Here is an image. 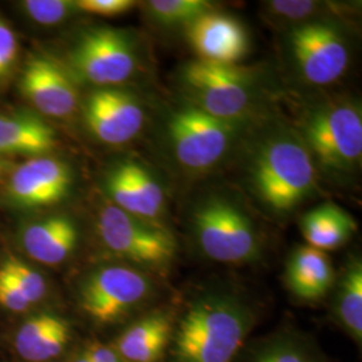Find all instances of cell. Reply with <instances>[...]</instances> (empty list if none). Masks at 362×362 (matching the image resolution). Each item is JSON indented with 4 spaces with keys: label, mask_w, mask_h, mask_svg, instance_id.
<instances>
[{
    "label": "cell",
    "mask_w": 362,
    "mask_h": 362,
    "mask_svg": "<svg viewBox=\"0 0 362 362\" xmlns=\"http://www.w3.org/2000/svg\"><path fill=\"white\" fill-rule=\"evenodd\" d=\"M252 317L230 298L196 300L173 336L175 362H233L251 330Z\"/></svg>",
    "instance_id": "cell-1"
},
{
    "label": "cell",
    "mask_w": 362,
    "mask_h": 362,
    "mask_svg": "<svg viewBox=\"0 0 362 362\" xmlns=\"http://www.w3.org/2000/svg\"><path fill=\"white\" fill-rule=\"evenodd\" d=\"M251 182L259 200L276 214L303 203L317 187V170L309 149L294 137L264 144L252 163Z\"/></svg>",
    "instance_id": "cell-2"
},
{
    "label": "cell",
    "mask_w": 362,
    "mask_h": 362,
    "mask_svg": "<svg viewBox=\"0 0 362 362\" xmlns=\"http://www.w3.org/2000/svg\"><path fill=\"white\" fill-rule=\"evenodd\" d=\"M303 137L321 168L346 173L361 160V110L350 104L321 106L305 119Z\"/></svg>",
    "instance_id": "cell-3"
},
{
    "label": "cell",
    "mask_w": 362,
    "mask_h": 362,
    "mask_svg": "<svg viewBox=\"0 0 362 362\" xmlns=\"http://www.w3.org/2000/svg\"><path fill=\"white\" fill-rule=\"evenodd\" d=\"M194 231L208 258L243 263L257 258L259 240L251 219L227 199H211L194 211Z\"/></svg>",
    "instance_id": "cell-4"
},
{
    "label": "cell",
    "mask_w": 362,
    "mask_h": 362,
    "mask_svg": "<svg viewBox=\"0 0 362 362\" xmlns=\"http://www.w3.org/2000/svg\"><path fill=\"white\" fill-rule=\"evenodd\" d=\"M97 230L112 252L139 264L164 267L176 255V240L167 230L153 221L134 218L115 204L103 207Z\"/></svg>",
    "instance_id": "cell-5"
},
{
    "label": "cell",
    "mask_w": 362,
    "mask_h": 362,
    "mask_svg": "<svg viewBox=\"0 0 362 362\" xmlns=\"http://www.w3.org/2000/svg\"><path fill=\"white\" fill-rule=\"evenodd\" d=\"M235 124L211 116L202 109L185 106L168 121V139L176 160L184 168L207 170L228 152Z\"/></svg>",
    "instance_id": "cell-6"
},
{
    "label": "cell",
    "mask_w": 362,
    "mask_h": 362,
    "mask_svg": "<svg viewBox=\"0 0 362 362\" xmlns=\"http://www.w3.org/2000/svg\"><path fill=\"white\" fill-rule=\"evenodd\" d=\"M70 65L81 79L101 88H113L133 76L137 57L127 33L103 27L81 37L70 54Z\"/></svg>",
    "instance_id": "cell-7"
},
{
    "label": "cell",
    "mask_w": 362,
    "mask_h": 362,
    "mask_svg": "<svg viewBox=\"0 0 362 362\" xmlns=\"http://www.w3.org/2000/svg\"><path fill=\"white\" fill-rule=\"evenodd\" d=\"M184 83L196 107L223 121L236 124L252 104L246 74L236 66L194 61L184 70Z\"/></svg>",
    "instance_id": "cell-8"
},
{
    "label": "cell",
    "mask_w": 362,
    "mask_h": 362,
    "mask_svg": "<svg viewBox=\"0 0 362 362\" xmlns=\"http://www.w3.org/2000/svg\"><path fill=\"white\" fill-rule=\"evenodd\" d=\"M152 284L130 267L107 266L91 272L82 284L79 303L93 321L116 322L149 297Z\"/></svg>",
    "instance_id": "cell-9"
},
{
    "label": "cell",
    "mask_w": 362,
    "mask_h": 362,
    "mask_svg": "<svg viewBox=\"0 0 362 362\" xmlns=\"http://www.w3.org/2000/svg\"><path fill=\"white\" fill-rule=\"evenodd\" d=\"M291 52L298 69L311 85L326 86L344 76L349 65V50L334 27L309 22L290 34Z\"/></svg>",
    "instance_id": "cell-10"
},
{
    "label": "cell",
    "mask_w": 362,
    "mask_h": 362,
    "mask_svg": "<svg viewBox=\"0 0 362 362\" xmlns=\"http://www.w3.org/2000/svg\"><path fill=\"white\" fill-rule=\"evenodd\" d=\"M83 117L91 134L107 145L128 143L145 124V113L137 98L116 88L93 91L85 101Z\"/></svg>",
    "instance_id": "cell-11"
},
{
    "label": "cell",
    "mask_w": 362,
    "mask_h": 362,
    "mask_svg": "<svg viewBox=\"0 0 362 362\" xmlns=\"http://www.w3.org/2000/svg\"><path fill=\"white\" fill-rule=\"evenodd\" d=\"M21 90L45 116L70 117L78 105V91L73 78L57 61L33 57L21 78Z\"/></svg>",
    "instance_id": "cell-12"
},
{
    "label": "cell",
    "mask_w": 362,
    "mask_h": 362,
    "mask_svg": "<svg viewBox=\"0 0 362 362\" xmlns=\"http://www.w3.org/2000/svg\"><path fill=\"white\" fill-rule=\"evenodd\" d=\"M71 187V172L52 157H35L22 164L8 182V199L16 207L38 208L61 202Z\"/></svg>",
    "instance_id": "cell-13"
},
{
    "label": "cell",
    "mask_w": 362,
    "mask_h": 362,
    "mask_svg": "<svg viewBox=\"0 0 362 362\" xmlns=\"http://www.w3.org/2000/svg\"><path fill=\"white\" fill-rule=\"evenodd\" d=\"M187 38L199 61L235 66L246 57L250 40L245 26L233 16L209 11L187 26Z\"/></svg>",
    "instance_id": "cell-14"
},
{
    "label": "cell",
    "mask_w": 362,
    "mask_h": 362,
    "mask_svg": "<svg viewBox=\"0 0 362 362\" xmlns=\"http://www.w3.org/2000/svg\"><path fill=\"white\" fill-rule=\"evenodd\" d=\"M112 204L134 218L153 221L164 212L165 194L155 176L139 163L124 161L106 179Z\"/></svg>",
    "instance_id": "cell-15"
},
{
    "label": "cell",
    "mask_w": 362,
    "mask_h": 362,
    "mask_svg": "<svg viewBox=\"0 0 362 362\" xmlns=\"http://www.w3.org/2000/svg\"><path fill=\"white\" fill-rule=\"evenodd\" d=\"M172 336L170 315L155 311L130 325L118 337L115 350L128 362H157L168 348Z\"/></svg>",
    "instance_id": "cell-16"
},
{
    "label": "cell",
    "mask_w": 362,
    "mask_h": 362,
    "mask_svg": "<svg viewBox=\"0 0 362 362\" xmlns=\"http://www.w3.org/2000/svg\"><path fill=\"white\" fill-rule=\"evenodd\" d=\"M78 231L73 220L55 215L39 220L23 233L27 254L47 266L62 263L77 246Z\"/></svg>",
    "instance_id": "cell-17"
},
{
    "label": "cell",
    "mask_w": 362,
    "mask_h": 362,
    "mask_svg": "<svg viewBox=\"0 0 362 362\" xmlns=\"http://www.w3.org/2000/svg\"><path fill=\"white\" fill-rule=\"evenodd\" d=\"M334 270L329 255L317 248H297L287 262L286 284L290 291L303 300L325 297L333 286Z\"/></svg>",
    "instance_id": "cell-18"
},
{
    "label": "cell",
    "mask_w": 362,
    "mask_h": 362,
    "mask_svg": "<svg viewBox=\"0 0 362 362\" xmlns=\"http://www.w3.org/2000/svg\"><path fill=\"white\" fill-rule=\"evenodd\" d=\"M55 145V130L39 117L0 115V155H45Z\"/></svg>",
    "instance_id": "cell-19"
},
{
    "label": "cell",
    "mask_w": 362,
    "mask_h": 362,
    "mask_svg": "<svg viewBox=\"0 0 362 362\" xmlns=\"http://www.w3.org/2000/svg\"><path fill=\"white\" fill-rule=\"evenodd\" d=\"M356 230L357 224L349 212L333 203L311 209L302 219V235L308 246L324 252L344 246Z\"/></svg>",
    "instance_id": "cell-20"
},
{
    "label": "cell",
    "mask_w": 362,
    "mask_h": 362,
    "mask_svg": "<svg viewBox=\"0 0 362 362\" xmlns=\"http://www.w3.org/2000/svg\"><path fill=\"white\" fill-rule=\"evenodd\" d=\"M338 320L356 341L362 339V264L351 262L345 272L338 293Z\"/></svg>",
    "instance_id": "cell-21"
},
{
    "label": "cell",
    "mask_w": 362,
    "mask_h": 362,
    "mask_svg": "<svg viewBox=\"0 0 362 362\" xmlns=\"http://www.w3.org/2000/svg\"><path fill=\"white\" fill-rule=\"evenodd\" d=\"M148 10L163 26H188L199 16L212 11V6L206 0H151Z\"/></svg>",
    "instance_id": "cell-22"
},
{
    "label": "cell",
    "mask_w": 362,
    "mask_h": 362,
    "mask_svg": "<svg viewBox=\"0 0 362 362\" xmlns=\"http://www.w3.org/2000/svg\"><path fill=\"white\" fill-rule=\"evenodd\" d=\"M64 321L62 317L50 313H40L27 320L15 337V348L19 356L28 360V357L42 345L45 338Z\"/></svg>",
    "instance_id": "cell-23"
},
{
    "label": "cell",
    "mask_w": 362,
    "mask_h": 362,
    "mask_svg": "<svg viewBox=\"0 0 362 362\" xmlns=\"http://www.w3.org/2000/svg\"><path fill=\"white\" fill-rule=\"evenodd\" d=\"M0 272H4L18 286L31 305L46 296L47 286L45 278L22 260L8 257L0 266Z\"/></svg>",
    "instance_id": "cell-24"
},
{
    "label": "cell",
    "mask_w": 362,
    "mask_h": 362,
    "mask_svg": "<svg viewBox=\"0 0 362 362\" xmlns=\"http://www.w3.org/2000/svg\"><path fill=\"white\" fill-rule=\"evenodd\" d=\"M22 7L34 22L45 26L58 25L78 11L77 3L70 0H26Z\"/></svg>",
    "instance_id": "cell-25"
},
{
    "label": "cell",
    "mask_w": 362,
    "mask_h": 362,
    "mask_svg": "<svg viewBox=\"0 0 362 362\" xmlns=\"http://www.w3.org/2000/svg\"><path fill=\"white\" fill-rule=\"evenodd\" d=\"M321 3L317 1H270L269 8L272 16L279 18L282 21H288V22H299L305 21L311 15H314L315 11L321 8Z\"/></svg>",
    "instance_id": "cell-26"
},
{
    "label": "cell",
    "mask_w": 362,
    "mask_h": 362,
    "mask_svg": "<svg viewBox=\"0 0 362 362\" xmlns=\"http://www.w3.org/2000/svg\"><path fill=\"white\" fill-rule=\"evenodd\" d=\"M18 57V40L11 26L0 18V81L6 77Z\"/></svg>",
    "instance_id": "cell-27"
},
{
    "label": "cell",
    "mask_w": 362,
    "mask_h": 362,
    "mask_svg": "<svg viewBox=\"0 0 362 362\" xmlns=\"http://www.w3.org/2000/svg\"><path fill=\"white\" fill-rule=\"evenodd\" d=\"M78 11L101 15V16H117L128 13L136 6L132 0H78Z\"/></svg>",
    "instance_id": "cell-28"
},
{
    "label": "cell",
    "mask_w": 362,
    "mask_h": 362,
    "mask_svg": "<svg viewBox=\"0 0 362 362\" xmlns=\"http://www.w3.org/2000/svg\"><path fill=\"white\" fill-rule=\"evenodd\" d=\"M0 305L7 310L15 311V313L26 311L31 306V303L18 288V286L1 272H0Z\"/></svg>",
    "instance_id": "cell-29"
},
{
    "label": "cell",
    "mask_w": 362,
    "mask_h": 362,
    "mask_svg": "<svg viewBox=\"0 0 362 362\" xmlns=\"http://www.w3.org/2000/svg\"><path fill=\"white\" fill-rule=\"evenodd\" d=\"M254 362H313L310 357L293 344H278L260 353Z\"/></svg>",
    "instance_id": "cell-30"
},
{
    "label": "cell",
    "mask_w": 362,
    "mask_h": 362,
    "mask_svg": "<svg viewBox=\"0 0 362 362\" xmlns=\"http://www.w3.org/2000/svg\"><path fill=\"white\" fill-rule=\"evenodd\" d=\"M83 354L90 362H122L116 350L103 344H91Z\"/></svg>",
    "instance_id": "cell-31"
},
{
    "label": "cell",
    "mask_w": 362,
    "mask_h": 362,
    "mask_svg": "<svg viewBox=\"0 0 362 362\" xmlns=\"http://www.w3.org/2000/svg\"><path fill=\"white\" fill-rule=\"evenodd\" d=\"M74 362H90L89 361V360H88V358H86V357H85V354H82V356H79V357H78L77 360H76V361Z\"/></svg>",
    "instance_id": "cell-32"
},
{
    "label": "cell",
    "mask_w": 362,
    "mask_h": 362,
    "mask_svg": "<svg viewBox=\"0 0 362 362\" xmlns=\"http://www.w3.org/2000/svg\"><path fill=\"white\" fill-rule=\"evenodd\" d=\"M3 170H4V164L0 161V175L3 173Z\"/></svg>",
    "instance_id": "cell-33"
}]
</instances>
